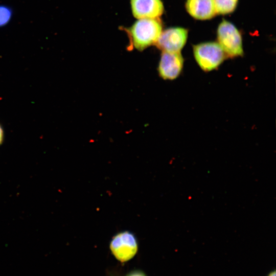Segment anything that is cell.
I'll use <instances>...</instances> for the list:
<instances>
[{"label":"cell","instance_id":"1","mask_svg":"<svg viewBox=\"0 0 276 276\" xmlns=\"http://www.w3.org/2000/svg\"><path fill=\"white\" fill-rule=\"evenodd\" d=\"M162 24L158 18L138 19L130 27L124 29L129 38L130 47L142 51L155 45L162 32Z\"/></svg>","mask_w":276,"mask_h":276},{"label":"cell","instance_id":"2","mask_svg":"<svg viewBox=\"0 0 276 276\" xmlns=\"http://www.w3.org/2000/svg\"><path fill=\"white\" fill-rule=\"evenodd\" d=\"M196 61L202 70L208 72L217 69L226 55L218 43L206 42L193 45Z\"/></svg>","mask_w":276,"mask_h":276},{"label":"cell","instance_id":"3","mask_svg":"<svg viewBox=\"0 0 276 276\" xmlns=\"http://www.w3.org/2000/svg\"><path fill=\"white\" fill-rule=\"evenodd\" d=\"M217 39L226 56L234 58L243 56L241 34L230 22L224 19L219 24L217 29Z\"/></svg>","mask_w":276,"mask_h":276},{"label":"cell","instance_id":"4","mask_svg":"<svg viewBox=\"0 0 276 276\" xmlns=\"http://www.w3.org/2000/svg\"><path fill=\"white\" fill-rule=\"evenodd\" d=\"M109 248L118 261L126 262L136 255L138 250L137 241L132 233L128 231L120 232L112 237Z\"/></svg>","mask_w":276,"mask_h":276},{"label":"cell","instance_id":"5","mask_svg":"<svg viewBox=\"0 0 276 276\" xmlns=\"http://www.w3.org/2000/svg\"><path fill=\"white\" fill-rule=\"evenodd\" d=\"M187 37V29L170 28L162 31L155 45L162 52H180L186 43Z\"/></svg>","mask_w":276,"mask_h":276},{"label":"cell","instance_id":"6","mask_svg":"<svg viewBox=\"0 0 276 276\" xmlns=\"http://www.w3.org/2000/svg\"><path fill=\"white\" fill-rule=\"evenodd\" d=\"M183 62L180 52H162L157 67L159 76L164 80L176 79L182 71Z\"/></svg>","mask_w":276,"mask_h":276},{"label":"cell","instance_id":"7","mask_svg":"<svg viewBox=\"0 0 276 276\" xmlns=\"http://www.w3.org/2000/svg\"><path fill=\"white\" fill-rule=\"evenodd\" d=\"M133 16L138 19L158 18L164 7L161 0H130Z\"/></svg>","mask_w":276,"mask_h":276},{"label":"cell","instance_id":"8","mask_svg":"<svg viewBox=\"0 0 276 276\" xmlns=\"http://www.w3.org/2000/svg\"><path fill=\"white\" fill-rule=\"evenodd\" d=\"M186 7L188 13L197 19H209L217 14L214 0H187Z\"/></svg>","mask_w":276,"mask_h":276},{"label":"cell","instance_id":"9","mask_svg":"<svg viewBox=\"0 0 276 276\" xmlns=\"http://www.w3.org/2000/svg\"><path fill=\"white\" fill-rule=\"evenodd\" d=\"M217 13H230L235 9L238 0H214Z\"/></svg>","mask_w":276,"mask_h":276},{"label":"cell","instance_id":"10","mask_svg":"<svg viewBox=\"0 0 276 276\" xmlns=\"http://www.w3.org/2000/svg\"><path fill=\"white\" fill-rule=\"evenodd\" d=\"M13 10L8 6L0 5V28L7 25L11 20Z\"/></svg>","mask_w":276,"mask_h":276},{"label":"cell","instance_id":"11","mask_svg":"<svg viewBox=\"0 0 276 276\" xmlns=\"http://www.w3.org/2000/svg\"><path fill=\"white\" fill-rule=\"evenodd\" d=\"M125 276H147L146 274L142 270L135 269L130 271Z\"/></svg>","mask_w":276,"mask_h":276},{"label":"cell","instance_id":"12","mask_svg":"<svg viewBox=\"0 0 276 276\" xmlns=\"http://www.w3.org/2000/svg\"><path fill=\"white\" fill-rule=\"evenodd\" d=\"M3 136V130H2V128L0 126V144L1 143L2 141Z\"/></svg>","mask_w":276,"mask_h":276},{"label":"cell","instance_id":"13","mask_svg":"<svg viewBox=\"0 0 276 276\" xmlns=\"http://www.w3.org/2000/svg\"><path fill=\"white\" fill-rule=\"evenodd\" d=\"M267 276H276L275 271L274 270L270 272Z\"/></svg>","mask_w":276,"mask_h":276}]
</instances>
